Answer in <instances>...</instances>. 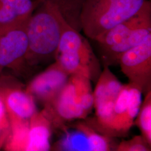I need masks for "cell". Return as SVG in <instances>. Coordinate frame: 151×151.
Segmentation results:
<instances>
[{
	"label": "cell",
	"mask_w": 151,
	"mask_h": 151,
	"mask_svg": "<svg viewBox=\"0 0 151 151\" xmlns=\"http://www.w3.org/2000/svg\"><path fill=\"white\" fill-rule=\"evenodd\" d=\"M35 6L27 22L28 50L25 62L37 65L54 58L67 22L57 10L45 2H33Z\"/></svg>",
	"instance_id": "obj_1"
},
{
	"label": "cell",
	"mask_w": 151,
	"mask_h": 151,
	"mask_svg": "<svg viewBox=\"0 0 151 151\" xmlns=\"http://www.w3.org/2000/svg\"><path fill=\"white\" fill-rule=\"evenodd\" d=\"M141 95L131 84L124 85L115 100L95 108V117L88 123L103 135L112 138L125 137L139 111Z\"/></svg>",
	"instance_id": "obj_2"
},
{
	"label": "cell",
	"mask_w": 151,
	"mask_h": 151,
	"mask_svg": "<svg viewBox=\"0 0 151 151\" xmlns=\"http://www.w3.org/2000/svg\"><path fill=\"white\" fill-rule=\"evenodd\" d=\"M147 0H85L81 13L82 30L95 40L133 16Z\"/></svg>",
	"instance_id": "obj_3"
},
{
	"label": "cell",
	"mask_w": 151,
	"mask_h": 151,
	"mask_svg": "<svg viewBox=\"0 0 151 151\" xmlns=\"http://www.w3.org/2000/svg\"><path fill=\"white\" fill-rule=\"evenodd\" d=\"M55 60L70 76H83L97 82L101 72L99 61L86 38L67 23L60 39Z\"/></svg>",
	"instance_id": "obj_4"
},
{
	"label": "cell",
	"mask_w": 151,
	"mask_h": 151,
	"mask_svg": "<svg viewBox=\"0 0 151 151\" xmlns=\"http://www.w3.org/2000/svg\"><path fill=\"white\" fill-rule=\"evenodd\" d=\"M63 135L53 147L54 151H116L113 138L103 135L88 122H78L62 129Z\"/></svg>",
	"instance_id": "obj_5"
},
{
	"label": "cell",
	"mask_w": 151,
	"mask_h": 151,
	"mask_svg": "<svg viewBox=\"0 0 151 151\" xmlns=\"http://www.w3.org/2000/svg\"><path fill=\"white\" fill-rule=\"evenodd\" d=\"M118 64L129 83L142 93L151 90V34L142 43L122 54Z\"/></svg>",
	"instance_id": "obj_6"
},
{
	"label": "cell",
	"mask_w": 151,
	"mask_h": 151,
	"mask_svg": "<svg viewBox=\"0 0 151 151\" xmlns=\"http://www.w3.org/2000/svg\"><path fill=\"white\" fill-rule=\"evenodd\" d=\"M70 75L57 62L32 79L26 91L44 106L52 103L68 81Z\"/></svg>",
	"instance_id": "obj_7"
},
{
	"label": "cell",
	"mask_w": 151,
	"mask_h": 151,
	"mask_svg": "<svg viewBox=\"0 0 151 151\" xmlns=\"http://www.w3.org/2000/svg\"><path fill=\"white\" fill-rule=\"evenodd\" d=\"M28 22L11 28L0 38V72L5 67L14 68L25 62Z\"/></svg>",
	"instance_id": "obj_8"
},
{
	"label": "cell",
	"mask_w": 151,
	"mask_h": 151,
	"mask_svg": "<svg viewBox=\"0 0 151 151\" xmlns=\"http://www.w3.org/2000/svg\"><path fill=\"white\" fill-rule=\"evenodd\" d=\"M151 22V2L147 0L133 16L124 20L95 40L100 52L128 38L135 30L147 22Z\"/></svg>",
	"instance_id": "obj_9"
},
{
	"label": "cell",
	"mask_w": 151,
	"mask_h": 151,
	"mask_svg": "<svg viewBox=\"0 0 151 151\" xmlns=\"http://www.w3.org/2000/svg\"><path fill=\"white\" fill-rule=\"evenodd\" d=\"M9 120H29L37 112L35 100L26 91L19 88L0 87Z\"/></svg>",
	"instance_id": "obj_10"
},
{
	"label": "cell",
	"mask_w": 151,
	"mask_h": 151,
	"mask_svg": "<svg viewBox=\"0 0 151 151\" xmlns=\"http://www.w3.org/2000/svg\"><path fill=\"white\" fill-rule=\"evenodd\" d=\"M52 128L51 123L42 111L35 114L29 120L26 151H49Z\"/></svg>",
	"instance_id": "obj_11"
},
{
	"label": "cell",
	"mask_w": 151,
	"mask_h": 151,
	"mask_svg": "<svg viewBox=\"0 0 151 151\" xmlns=\"http://www.w3.org/2000/svg\"><path fill=\"white\" fill-rule=\"evenodd\" d=\"M34 8L32 0H0V26L18 25L27 22Z\"/></svg>",
	"instance_id": "obj_12"
},
{
	"label": "cell",
	"mask_w": 151,
	"mask_h": 151,
	"mask_svg": "<svg viewBox=\"0 0 151 151\" xmlns=\"http://www.w3.org/2000/svg\"><path fill=\"white\" fill-rule=\"evenodd\" d=\"M96 82L95 89L93 92L94 108L115 100L124 85L108 66H105Z\"/></svg>",
	"instance_id": "obj_13"
},
{
	"label": "cell",
	"mask_w": 151,
	"mask_h": 151,
	"mask_svg": "<svg viewBox=\"0 0 151 151\" xmlns=\"http://www.w3.org/2000/svg\"><path fill=\"white\" fill-rule=\"evenodd\" d=\"M85 0H32L33 2H45L57 11L70 27L82 31L81 17Z\"/></svg>",
	"instance_id": "obj_14"
},
{
	"label": "cell",
	"mask_w": 151,
	"mask_h": 151,
	"mask_svg": "<svg viewBox=\"0 0 151 151\" xmlns=\"http://www.w3.org/2000/svg\"><path fill=\"white\" fill-rule=\"evenodd\" d=\"M70 81L76 102L80 105L87 114L93 108V93L91 80L81 75L70 76Z\"/></svg>",
	"instance_id": "obj_15"
},
{
	"label": "cell",
	"mask_w": 151,
	"mask_h": 151,
	"mask_svg": "<svg viewBox=\"0 0 151 151\" xmlns=\"http://www.w3.org/2000/svg\"><path fill=\"white\" fill-rule=\"evenodd\" d=\"M10 132L6 141L7 151H26L29 120H10Z\"/></svg>",
	"instance_id": "obj_16"
},
{
	"label": "cell",
	"mask_w": 151,
	"mask_h": 151,
	"mask_svg": "<svg viewBox=\"0 0 151 151\" xmlns=\"http://www.w3.org/2000/svg\"><path fill=\"white\" fill-rule=\"evenodd\" d=\"M135 123L141 132V135L151 145V90L146 93L141 103Z\"/></svg>",
	"instance_id": "obj_17"
},
{
	"label": "cell",
	"mask_w": 151,
	"mask_h": 151,
	"mask_svg": "<svg viewBox=\"0 0 151 151\" xmlns=\"http://www.w3.org/2000/svg\"><path fill=\"white\" fill-rule=\"evenodd\" d=\"M151 147L142 135H136L131 139L121 142L117 145L116 151H150Z\"/></svg>",
	"instance_id": "obj_18"
},
{
	"label": "cell",
	"mask_w": 151,
	"mask_h": 151,
	"mask_svg": "<svg viewBox=\"0 0 151 151\" xmlns=\"http://www.w3.org/2000/svg\"><path fill=\"white\" fill-rule=\"evenodd\" d=\"M10 123L5 105L0 96V148L5 143L10 132Z\"/></svg>",
	"instance_id": "obj_19"
},
{
	"label": "cell",
	"mask_w": 151,
	"mask_h": 151,
	"mask_svg": "<svg viewBox=\"0 0 151 151\" xmlns=\"http://www.w3.org/2000/svg\"><path fill=\"white\" fill-rule=\"evenodd\" d=\"M17 25H14V26H11V25H6V26H0V38L5 33L7 32L9 30H10L11 28L15 27Z\"/></svg>",
	"instance_id": "obj_20"
}]
</instances>
